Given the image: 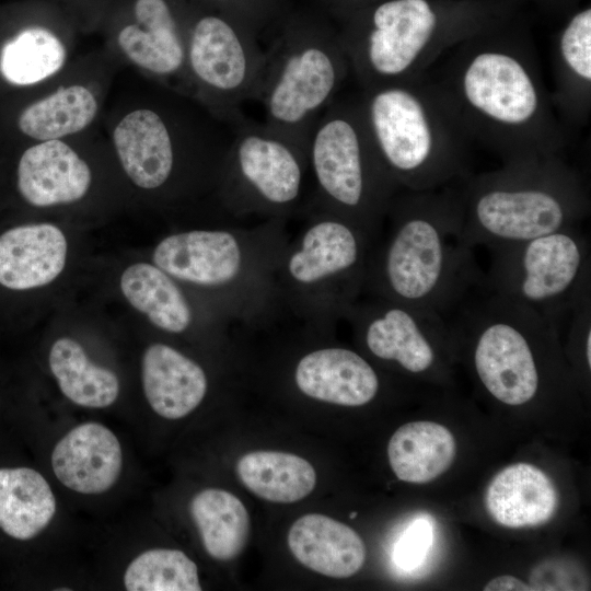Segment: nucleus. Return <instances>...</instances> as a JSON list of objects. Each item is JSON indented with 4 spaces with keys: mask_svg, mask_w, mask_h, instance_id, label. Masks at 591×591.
I'll return each mask as SVG.
<instances>
[{
    "mask_svg": "<svg viewBox=\"0 0 591 591\" xmlns=\"http://www.w3.org/2000/svg\"><path fill=\"white\" fill-rule=\"evenodd\" d=\"M424 77L439 89L472 144L502 163L563 155L569 144L535 47L524 40L473 35Z\"/></svg>",
    "mask_w": 591,
    "mask_h": 591,
    "instance_id": "1",
    "label": "nucleus"
},
{
    "mask_svg": "<svg viewBox=\"0 0 591 591\" xmlns=\"http://www.w3.org/2000/svg\"><path fill=\"white\" fill-rule=\"evenodd\" d=\"M137 78L107 102L101 123L124 175L146 193H215L231 123L190 96Z\"/></svg>",
    "mask_w": 591,
    "mask_h": 591,
    "instance_id": "2",
    "label": "nucleus"
},
{
    "mask_svg": "<svg viewBox=\"0 0 591 591\" xmlns=\"http://www.w3.org/2000/svg\"><path fill=\"white\" fill-rule=\"evenodd\" d=\"M474 250L462 239L459 182L399 189L371 245L362 294L445 317L480 282Z\"/></svg>",
    "mask_w": 591,
    "mask_h": 591,
    "instance_id": "3",
    "label": "nucleus"
},
{
    "mask_svg": "<svg viewBox=\"0 0 591 591\" xmlns=\"http://www.w3.org/2000/svg\"><path fill=\"white\" fill-rule=\"evenodd\" d=\"M287 219L192 229L163 237L152 262L182 285L206 292L232 325L262 329L279 314L275 275L290 239Z\"/></svg>",
    "mask_w": 591,
    "mask_h": 591,
    "instance_id": "4",
    "label": "nucleus"
},
{
    "mask_svg": "<svg viewBox=\"0 0 591 591\" xmlns=\"http://www.w3.org/2000/svg\"><path fill=\"white\" fill-rule=\"evenodd\" d=\"M462 239L472 248L528 241L581 225L589 187L563 155L502 163L459 182Z\"/></svg>",
    "mask_w": 591,
    "mask_h": 591,
    "instance_id": "5",
    "label": "nucleus"
},
{
    "mask_svg": "<svg viewBox=\"0 0 591 591\" xmlns=\"http://www.w3.org/2000/svg\"><path fill=\"white\" fill-rule=\"evenodd\" d=\"M376 154L398 189L431 190L467 175L471 140L428 78L361 90Z\"/></svg>",
    "mask_w": 591,
    "mask_h": 591,
    "instance_id": "6",
    "label": "nucleus"
},
{
    "mask_svg": "<svg viewBox=\"0 0 591 591\" xmlns=\"http://www.w3.org/2000/svg\"><path fill=\"white\" fill-rule=\"evenodd\" d=\"M275 275L279 318L332 332L362 296L373 240L351 221L308 208Z\"/></svg>",
    "mask_w": 591,
    "mask_h": 591,
    "instance_id": "7",
    "label": "nucleus"
},
{
    "mask_svg": "<svg viewBox=\"0 0 591 591\" xmlns=\"http://www.w3.org/2000/svg\"><path fill=\"white\" fill-rule=\"evenodd\" d=\"M308 158L312 186L308 208L351 221L374 242L399 189L372 144L358 95L337 96L323 112L312 129Z\"/></svg>",
    "mask_w": 591,
    "mask_h": 591,
    "instance_id": "8",
    "label": "nucleus"
},
{
    "mask_svg": "<svg viewBox=\"0 0 591 591\" xmlns=\"http://www.w3.org/2000/svg\"><path fill=\"white\" fill-rule=\"evenodd\" d=\"M231 125L215 190L225 213L235 221L303 216L310 200L308 150L244 113Z\"/></svg>",
    "mask_w": 591,
    "mask_h": 591,
    "instance_id": "9",
    "label": "nucleus"
},
{
    "mask_svg": "<svg viewBox=\"0 0 591 591\" xmlns=\"http://www.w3.org/2000/svg\"><path fill=\"white\" fill-rule=\"evenodd\" d=\"M265 51L257 97L264 123L308 150L314 125L351 74L340 36L293 26Z\"/></svg>",
    "mask_w": 591,
    "mask_h": 591,
    "instance_id": "10",
    "label": "nucleus"
},
{
    "mask_svg": "<svg viewBox=\"0 0 591 591\" xmlns=\"http://www.w3.org/2000/svg\"><path fill=\"white\" fill-rule=\"evenodd\" d=\"M476 34L449 27L428 0H386L340 39L350 73L361 90H369L422 78L447 51Z\"/></svg>",
    "mask_w": 591,
    "mask_h": 591,
    "instance_id": "11",
    "label": "nucleus"
},
{
    "mask_svg": "<svg viewBox=\"0 0 591 591\" xmlns=\"http://www.w3.org/2000/svg\"><path fill=\"white\" fill-rule=\"evenodd\" d=\"M487 250L490 264L480 285L557 327L591 290L590 241L581 225Z\"/></svg>",
    "mask_w": 591,
    "mask_h": 591,
    "instance_id": "12",
    "label": "nucleus"
},
{
    "mask_svg": "<svg viewBox=\"0 0 591 591\" xmlns=\"http://www.w3.org/2000/svg\"><path fill=\"white\" fill-rule=\"evenodd\" d=\"M266 51L252 32L227 16L189 8L187 70L193 97L216 117L231 123L242 105L257 101Z\"/></svg>",
    "mask_w": 591,
    "mask_h": 591,
    "instance_id": "13",
    "label": "nucleus"
},
{
    "mask_svg": "<svg viewBox=\"0 0 591 591\" xmlns=\"http://www.w3.org/2000/svg\"><path fill=\"white\" fill-rule=\"evenodd\" d=\"M188 15L189 7L178 0H116L99 30L102 48L121 69L193 97Z\"/></svg>",
    "mask_w": 591,
    "mask_h": 591,
    "instance_id": "14",
    "label": "nucleus"
},
{
    "mask_svg": "<svg viewBox=\"0 0 591 591\" xmlns=\"http://www.w3.org/2000/svg\"><path fill=\"white\" fill-rule=\"evenodd\" d=\"M120 69L102 47L77 55L58 76L27 90L15 117L18 132L31 144L99 127Z\"/></svg>",
    "mask_w": 591,
    "mask_h": 591,
    "instance_id": "15",
    "label": "nucleus"
},
{
    "mask_svg": "<svg viewBox=\"0 0 591 591\" xmlns=\"http://www.w3.org/2000/svg\"><path fill=\"white\" fill-rule=\"evenodd\" d=\"M344 321L374 359L415 375L432 371L441 347L453 340L442 315L371 296L362 294Z\"/></svg>",
    "mask_w": 591,
    "mask_h": 591,
    "instance_id": "16",
    "label": "nucleus"
},
{
    "mask_svg": "<svg viewBox=\"0 0 591 591\" xmlns=\"http://www.w3.org/2000/svg\"><path fill=\"white\" fill-rule=\"evenodd\" d=\"M15 15L0 44V78L12 88L30 90L70 65L80 32L57 0H30Z\"/></svg>",
    "mask_w": 591,
    "mask_h": 591,
    "instance_id": "17",
    "label": "nucleus"
},
{
    "mask_svg": "<svg viewBox=\"0 0 591 591\" xmlns=\"http://www.w3.org/2000/svg\"><path fill=\"white\" fill-rule=\"evenodd\" d=\"M104 139L100 125L79 136L27 144L16 164L20 196L35 208L83 201L91 194L95 177L89 157Z\"/></svg>",
    "mask_w": 591,
    "mask_h": 591,
    "instance_id": "18",
    "label": "nucleus"
},
{
    "mask_svg": "<svg viewBox=\"0 0 591 591\" xmlns=\"http://www.w3.org/2000/svg\"><path fill=\"white\" fill-rule=\"evenodd\" d=\"M292 378L304 396L346 407L367 405L381 389L380 376L368 359L333 344L304 351L294 363Z\"/></svg>",
    "mask_w": 591,
    "mask_h": 591,
    "instance_id": "19",
    "label": "nucleus"
},
{
    "mask_svg": "<svg viewBox=\"0 0 591 591\" xmlns=\"http://www.w3.org/2000/svg\"><path fill=\"white\" fill-rule=\"evenodd\" d=\"M51 466L56 477L71 490L101 494L120 475L121 447L107 427L99 422L81 424L55 445Z\"/></svg>",
    "mask_w": 591,
    "mask_h": 591,
    "instance_id": "20",
    "label": "nucleus"
},
{
    "mask_svg": "<svg viewBox=\"0 0 591 591\" xmlns=\"http://www.w3.org/2000/svg\"><path fill=\"white\" fill-rule=\"evenodd\" d=\"M67 240L56 224L11 228L0 235V285L28 290L50 283L63 270Z\"/></svg>",
    "mask_w": 591,
    "mask_h": 591,
    "instance_id": "21",
    "label": "nucleus"
},
{
    "mask_svg": "<svg viewBox=\"0 0 591 591\" xmlns=\"http://www.w3.org/2000/svg\"><path fill=\"white\" fill-rule=\"evenodd\" d=\"M141 378L150 407L166 419H179L190 414L208 391L204 368L164 343H153L144 350Z\"/></svg>",
    "mask_w": 591,
    "mask_h": 591,
    "instance_id": "22",
    "label": "nucleus"
},
{
    "mask_svg": "<svg viewBox=\"0 0 591 591\" xmlns=\"http://www.w3.org/2000/svg\"><path fill=\"white\" fill-rule=\"evenodd\" d=\"M553 105L569 127L584 126L591 106V9L577 12L554 47Z\"/></svg>",
    "mask_w": 591,
    "mask_h": 591,
    "instance_id": "23",
    "label": "nucleus"
},
{
    "mask_svg": "<svg viewBox=\"0 0 591 591\" xmlns=\"http://www.w3.org/2000/svg\"><path fill=\"white\" fill-rule=\"evenodd\" d=\"M558 493L545 472L529 463L511 464L487 486L485 506L498 524L520 529L548 522L558 508Z\"/></svg>",
    "mask_w": 591,
    "mask_h": 591,
    "instance_id": "24",
    "label": "nucleus"
},
{
    "mask_svg": "<svg viewBox=\"0 0 591 591\" xmlns=\"http://www.w3.org/2000/svg\"><path fill=\"white\" fill-rule=\"evenodd\" d=\"M288 546L302 565L332 578H348L366 561V545L350 526L331 517L309 513L288 532Z\"/></svg>",
    "mask_w": 591,
    "mask_h": 591,
    "instance_id": "25",
    "label": "nucleus"
},
{
    "mask_svg": "<svg viewBox=\"0 0 591 591\" xmlns=\"http://www.w3.org/2000/svg\"><path fill=\"white\" fill-rule=\"evenodd\" d=\"M181 285L153 263L132 264L120 277V290L127 301L153 326L172 335L189 333L198 324H210L200 322L198 311Z\"/></svg>",
    "mask_w": 591,
    "mask_h": 591,
    "instance_id": "26",
    "label": "nucleus"
},
{
    "mask_svg": "<svg viewBox=\"0 0 591 591\" xmlns=\"http://www.w3.org/2000/svg\"><path fill=\"white\" fill-rule=\"evenodd\" d=\"M456 443L451 431L433 421H412L391 437L387 456L392 471L403 482L428 483L453 463Z\"/></svg>",
    "mask_w": 591,
    "mask_h": 591,
    "instance_id": "27",
    "label": "nucleus"
},
{
    "mask_svg": "<svg viewBox=\"0 0 591 591\" xmlns=\"http://www.w3.org/2000/svg\"><path fill=\"white\" fill-rule=\"evenodd\" d=\"M56 512L54 493L44 476L30 467L0 468V529L28 541L38 535Z\"/></svg>",
    "mask_w": 591,
    "mask_h": 591,
    "instance_id": "28",
    "label": "nucleus"
},
{
    "mask_svg": "<svg viewBox=\"0 0 591 591\" xmlns=\"http://www.w3.org/2000/svg\"><path fill=\"white\" fill-rule=\"evenodd\" d=\"M242 484L260 499L291 503L309 496L316 484L314 467L305 459L279 451H254L236 463Z\"/></svg>",
    "mask_w": 591,
    "mask_h": 591,
    "instance_id": "29",
    "label": "nucleus"
},
{
    "mask_svg": "<svg viewBox=\"0 0 591 591\" xmlns=\"http://www.w3.org/2000/svg\"><path fill=\"white\" fill-rule=\"evenodd\" d=\"M189 511L209 556L231 560L241 554L251 522L236 496L223 489H204L193 497Z\"/></svg>",
    "mask_w": 591,
    "mask_h": 591,
    "instance_id": "30",
    "label": "nucleus"
},
{
    "mask_svg": "<svg viewBox=\"0 0 591 591\" xmlns=\"http://www.w3.org/2000/svg\"><path fill=\"white\" fill-rule=\"evenodd\" d=\"M49 367L62 394L88 408H105L119 394V381L112 370L96 366L74 339H57L49 351Z\"/></svg>",
    "mask_w": 591,
    "mask_h": 591,
    "instance_id": "31",
    "label": "nucleus"
},
{
    "mask_svg": "<svg viewBox=\"0 0 591 591\" xmlns=\"http://www.w3.org/2000/svg\"><path fill=\"white\" fill-rule=\"evenodd\" d=\"M128 591H200L198 568L178 549L154 548L138 555L124 575Z\"/></svg>",
    "mask_w": 591,
    "mask_h": 591,
    "instance_id": "32",
    "label": "nucleus"
},
{
    "mask_svg": "<svg viewBox=\"0 0 591 591\" xmlns=\"http://www.w3.org/2000/svg\"><path fill=\"white\" fill-rule=\"evenodd\" d=\"M431 524L426 518H417L399 537L393 558L397 566L409 570L420 566L431 544Z\"/></svg>",
    "mask_w": 591,
    "mask_h": 591,
    "instance_id": "33",
    "label": "nucleus"
},
{
    "mask_svg": "<svg viewBox=\"0 0 591 591\" xmlns=\"http://www.w3.org/2000/svg\"><path fill=\"white\" fill-rule=\"evenodd\" d=\"M72 19L80 34L99 32L103 20L116 0H57Z\"/></svg>",
    "mask_w": 591,
    "mask_h": 591,
    "instance_id": "34",
    "label": "nucleus"
},
{
    "mask_svg": "<svg viewBox=\"0 0 591 591\" xmlns=\"http://www.w3.org/2000/svg\"><path fill=\"white\" fill-rule=\"evenodd\" d=\"M485 591H507V590H533L530 584L513 576H499L491 579L484 588Z\"/></svg>",
    "mask_w": 591,
    "mask_h": 591,
    "instance_id": "35",
    "label": "nucleus"
},
{
    "mask_svg": "<svg viewBox=\"0 0 591 591\" xmlns=\"http://www.w3.org/2000/svg\"><path fill=\"white\" fill-rule=\"evenodd\" d=\"M207 1H215V2H229V1H232V0H207Z\"/></svg>",
    "mask_w": 591,
    "mask_h": 591,
    "instance_id": "36",
    "label": "nucleus"
},
{
    "mask_svg": "<svg viewBox=\"0 0 591 591\" xmlns=\"http://www.w3.org/2000/svg\"><path fill=\"white\" fill-rule=\"evenodd\" d=\"M355 515H356V512L351 513V514H350V518L354 519Z\"/></svg>",
    "mask_w": 591,
    "mask_h": 591,
    "instance_id": "37",
    "label": "nucleus"
}]
</instances>
